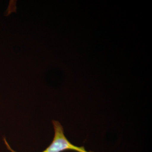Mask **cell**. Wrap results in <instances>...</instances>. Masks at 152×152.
Here are the masks:
<instances>
[{"label":"cell","mask_w":152,"mask_h":152,"mask_svg":"<svg viewBox=\"0 0 152 152\" xmlns=\"http://www.w3.org/2000/svg\"><path fill=\"white\" fill-rule=\"evenodd\" d=\"M52 123L55 132L53 140L50 145L42 152H63L67 151H73L77 152H94L88 151L83 146H77L72 144L65 135L64 128L61 124L56 121H53ZM4 140L9 151L11 152H17L11 148L5 138H4Z\"/></svg>","instance_id":"1"}]
</instances>
